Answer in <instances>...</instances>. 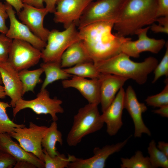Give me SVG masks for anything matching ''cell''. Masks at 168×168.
<instances>
[{
    "label": "cell",
    "instance_id": "1f68e13d",
    "mask_svg": "<svg viewBox=\"0 0 168 168\" xmlns=\"http://www.w3.org/2000/svg\"><path fill=\"white\" fill-rule=\"evenodd\" d=\"M12 39L0 33V63L7 61Z\"/></svg>",
    "mask_w": 168,
    "mask_h": 168
},
{
    "label": "cell",
    "instance_id": "3957f363",
    "mask_svg": "<svg viewBox=\"0 0 168 168\" xmlns=\"http://www.w3.org/2000/svg\"><path fill=\"white\" fill-rule=\"evenodd\" d=\"M130 57L122 52L106 60L94 63L98 71L132 79L139 85L147 82L148 76L158 64L156 58L149 57L141 62L131 60Z\"/></svg>",
    "mask_w": 168,
    "mask_h": 168
},
{
    "label": "cell",
    "instance_id": "8d00e7d4",
    "mask_svg": "<svg viewBox=\"0 0 168 168\" xmlns=\"http://www.w3.org/2000/svg\"><path fill=\"white\" fill-rule=\"evenodd\" d=\"M5 1L6 2L15 9L17 13L21 10L24 6V4L21 0H5Z\"/></svg>",
    "mask_w": 168,
    "mask_h": 168
},
{
    "label": "cell",
    "instance_id": "83f0119b",
    "mask_svg": "<svg viewBox=\"0 0 168 168\" xmlns=\"http://www.w3.org/2000/svg\"><path fill=\"white\" fill-rule=\"evenodd\" d=\"M121 168H152L148 156L145 157L138 150L130 158H121Z\"/></svg>",
    "mask_w": 168,
    "mask_h": 168
},
{
    "label": "cell",
    "instance_id": "9c48e42d",
    "mask_svg": "<svg viewBox=\"0 0 168 168\" xmlns=\"http://www.w3.org/2000/svg\"><path fill=\"white\" fill-rule=\"evenodd\" d=\"M41 51L29 43L14 39L7 61L18 72L36 64L41 58Z\"/></svg>",
    "mask_w": 168,
    "mask_h": 168
},
{
    "label": "cell",
    "instance_id": "f1b7e54d",
    "mask_svg": "<svg viewBox=\"0 0 168 168\" xmlns=\"http://www.w3.org/2000/svg\"><path fill=\"white\" fill-rule=\"evenodd\" d=\"M11 107L8 102L0 100V134L7 133L9 134L16 128L25 126L24 124H17L11 120L7 113V109Z\"/></svg>",
    "mask_w": 168,
    "mask_h": 168
},
{
    "label": "cell",
    "instance_id": "7a4b0ae2",
    "mask_svg": "<svg viewBox=\"0 0 168 168\" xmlns=\"http://www.w3.org/2000/svg\"><path fill=\"white\" fill-rule=\"evenodd\" d=\"M157 10V0H126L113 28L122 36L135 35L156 21Z\"/></svg>",
    "mask_w": 168,
    "mask_h": 168
},
{
    "label": "cell",
    "instance_id": "8992f818",
    "mask_svg": "<svg viewBox=\"0 0 168 168\" xmlns=\"http://www.w3.org/2000/svg\"><path fill=\"white\" fill-rule=\"evenodd\" d=\"M126 0H97L86 8L76 25L80 28L98 21H116Z\"/></svg>",
    "mask_w": 168,
    "mask_h": 168
},
{
    "label": "cell",
    "instance_id": "7bdbcfd3",
    "mask_svg": "<svg viewBox=\"0 0 168 168\" xmlns=\"http://www.w3.org/2000/svg\"><path fill=\"white\" fill-rule=\"evenodd\" d=\"M2 83V79L0 74V99H4L6 96L4 87L1 85Z\"/></svg>",
    "mask_w": 168,
    "mask_h": 168
},
{
    "label": "cell",
    "instance_id": "ffe728a7",
    "mask_svg": "<svg viewBox=\"0 0 168 168\" xmlns=\"http://www.w3.org/2000/svg\"><path fill=\"white\" fill-rule=\"evenodd\" d=\"M0 151L9 154L16 161H27L33 164L37 168H44V161L32 153L24 150L7 133L0 134Z\"/></svg>",
    "mask_w": 168,
    "mask_h": 168
},
{
    "label": "cell",
    "instance_id": "4dcf8cb0",
    "mask_svg": "<svg viewBox=\"0 0 168 168\" xmlns=\"http://www.w3.org/2000/svg\"><path fill=\"white\" fill-rule=\"evenodd\" d=\"M166 52L162 60L159 64H158L154 70V77L152 83H155L160 77L165 76H168V45L166 43Z\"/></svg>",
    "mask_w": 168,
    "mask_h": 168
},
{
    "label": "cell",
    "instance_id": "484cf974",
    "mask_svg": "<svg viewBox=\"0 0 168 168\" xmlns=\"http://www.w3.org/2000/svg\"><path fill=\"white\" fill-rule=\"evenodd\" d=\"M147 151L152 168H168V156L158 148L154 140H152L149 142Z\"/></svg>",
    "mask_w": 168,
    "mask_h": 168
},
{
    "label": "cell",
    "instance_id": "d6986e66",
    "mask_svg": "<svg viewBox=\"0 0 168 168\" xmlns=\"http://www.w3.org/2000/svg\"><path fill=\"white\" fill-rule=\"evenodd\" d=\"M100 81V104L102 112L104 111L115 98L117 92L128 80L114 74L101 73Z\"/></svg>",
    "mask_w": 168,
    "mask_h": 168
},
{
    "label": "cell",
    "instance_id": "ac0fdd59",
    "mask_svg": "<svg viewBox=\"0 0 168 168\" xmlns=\"http://www.w3.org/2000/svg\"><path fill=\"white\" fill-rule=\"evenodd\" d=\"M64 88H73L78 90L89 103L100 104V81L99 78L87 79L73 75L71 79L62 82Z\"/></svg>",
    "mask_w": 168,
    "mask_h": 168
},
{
    "label": "cell",
    "instance_id": "ee69618b",
    "mask_svg": "<svg viewBox=\"0 0 168 168\" xmlns=\"http://www.w3.org/2000/svg\"></svg>",
    "mask_w": 168,
    "mask_h": 168
},
{
    "label": "cell",
    "instance_id": "e575fe53",
    "mask_svg": "<svg viewBox=\"0 0 168 168\" xmlns=\"http://www.w3.org/2000/svg\"><path fill=\"white\" fill-rule=\"evenodd\" d=\"M16 162L9 154L0 151V168H12Z\"/></svg>",
    "mask_w": 168,
    "mask_h": 168
},
{
    "label": "cell",
    "instance_id": "8fae6325",
    "mask_svg": "<svg viewBox=\"0 0 168 168\" xmlns=\"http://www.w3.org/2000/svg\"><path fill=\"white\" fill-rule=\"evenodd\" d=\"M93 0H57L54 20L66 29L78 21L84 11Z\"/></svg>",
    "mask_w": 168,
    "mask_h": 168
},
{
    "label": "cell",
    "instance_id": "e0dca14e",
    "mask_svg": "<svg viewBox=\"0 0 168 168\" xmlns=\"http://www.w3.org/2000/svg\"><path fill=\"white\" fill-rule=\"evenodd\" d=\"M0 74L6 96L11 99L10 105L14 108L16 102L23 96L22 85L18 72L7 61L0 63Z\"/></svg>",
    "mask_w": 168,
    "mask_h": 168
},
{
    "label": "cell",
    "instance_id": "7c38bea8",
    "mask_svg": "<svg viewBox=\"0 0 168 168\" xmlns=\"http://www.w3.org/2000/svg\"><path fill=\"white\" fill-rule=\"evenodd\" d=\"M130 136L123 142L115 144L106 145L101 148L95 147L94 155L88 158L83 159L75 157L70 162L68 168H104L108 158L114 153L120 151L126 144Z\"/></svg>",
    "mask_w": 168,
    "mask_h": 168
},
{
    "label": "cell",
    "instance_id": "2e32d148",
    "mask_svg": "<svg viewBox=\"0 0 168 168\" xmlns=\"http://www.w3.org/2000/svg\"><path fill=\"white\" fill-rule=\"evenodd\" d=\"M125 93L123 88H121L112 103L101 114L103 121L106 125V132L110 136L116 134L123 125L122 116L124 109Z\"/></svg>",
    "mask_w": 168,
    "mask_h": 168
},
{
    "label": "cell",
    "instance_id": "9a60e30c",
    "mask_svg": "<svg viewBox=\"0 0 168 168\" xmlns=\"http://www.w3.org/2000/svg\"><path fill=\"white\" fill-rule=\"evenodd\" d=\"M48 12L45 8H38L24 4L22 9L17 13L18 18L35 35L46 42L50 31L44 27L43 21Z\"/></svg>",
    "mask_w": 168,
    "mask_h": 168
},
{
    "label": "cell",
    "instance_id": "44dd1931",
    "mask_svg": "<svg viewBox=\"0 0 168 168\" xmlns=\"http://www.w3.org/2000/svg\"><path fill=\"white\" fill-rule=\"evenodd\" d=\"M87 62H93L80 40L73 43L63 52L61 57V67L67 68Z\"/></svg>",
    "mask_w": 168,
    "mask_h": 168
},
{
    "label": "cell",
    "instance_id": "74e56055",
    "mask_svg": "<svg viewBox=\"0 0 168 168\" xmlns=\"http://www.w3.org/2000/svg\"><path fill=\"white\" fill-rule=\"evenodd\" d=\"M23 4H26L38 8H43V0H21Z\"/></svg>",
    "mask_w": 168,
    "mask_h": 168
},
{
    "label": "cell",
    "instance_id": "d4e9b609",
    "mask_svg": "<svg viewBox=\"0 0 168 168\" xmlns=\"http://www.w3.org/2000/svg\"><path fill=\"white\" fill-rule=\"evenodd\" d=\"M63 70L70 74L91 79L99 78L101 74L92 62L79 63L72 67L63 69Z\"/></svg>",
    "mask_w": 168,
    "mask_h": 168
},
{
    "label": "cell",
    "instance_id": "d590c367",
    "mask_svg": "<svg viewBox=\"0 0 168 168\" xmlns=\"http://www.w3.org/2000/svg\"><path fill=\"white\" fill-rule=\"evenodd\" d=\"M157 17L168 16V0H157Z\"/></svg>",
    "mask_w": 168,
    "mask_h": 168
},
{
    "label": "cell",
    "instance_id": "b9f144b4",
    "mask_svg": "<svg viewBox=\"0 0 168 168\" xmlns=\"http://www.w3.org/2000/svg\"><path fill=\"white\" fill-rule=\"evenodd\" d=\"M158 148L168 156V143L163 141H159L157 145Z\"/></svg>",
    "mask_w": 168,
    "mask_h": 168
},
{
    "label": "cell",
    "instance_id": "6da1fadb",
    "mask_svg": "<svg viewBox=\"0 0 168 168\" xmlns=\"http://www.w3.org/2000/svg\"><path fill=\"white\" fill-rule=\"evenodd\" d=\"M114 25L113 22L100 21L78 29L80 39L94 63L120 53L123 44L131 39L113 34Z\"/></svg>",
    "mask_w": 168,
    "mask_h": 168
},
{
    "label": "cell",
    "instance_id": "4fadbf2b",
    "mask_svg": "<svg viewBox=\"0 0 168 168\" xmlns=\"http://www.w3.org/2000/svg\"><path fill=\"white\" fill-rule=\"evenodd\" d=\"M124 108L133 120L134 137L140 138L143 133L150 136L151 131L145 124L142 118V114L147 110V107L145 104L139 102L135 92L131 86L128 87L125 91Z\"/></svg>",
    "mask_w": 168,
    "mask_h": 168
},
{
    "label": "cell",
    "instance_id": "277c9868",
    "mask_svg": "<svg viewBox=\"0 0 168 168\" xmlns=\"http://www.w3.org/2000/svg\"><path fill=\"white\" fill-rule=\"evenodd\" d=\"M97 105L88 103L79 109L73 117L72 125L68 134V145L77 146L85 136L96 132L103 127Z\"/></svg>",
    "mask_w": 168,
    "mask_h": 168
},
{
    "label": "cell",
    "instance_id": "52a82bcc",
    "mask_svg": "<svg viewBox=\"0 0 168 168\" xmlns=\"http://www.w3.org/2000/svg\"><path fill=\"white\" fill-rule=\"evenodd\" d=\"M62 100L56 98L50 97L49 91L45 89H41L36 97L30 100L19 99L13 108V116L15 117L21 110L26 108L32 110L36 114H49L53 121L58 120L57 114L64 112L61 105Z\"/></svg>",
    "mask_w": 168,
    "mask_h": 168
},
{
    "label": "cell",
    "instance_id": "d6a6232c",
    "mask_svg": "<svg viewBox=\"0 0 168 168\" xmlns=\"http://www.w3.org/2000/svg\"><path fill=\"white\" fill-rule=\"evenodd\" d=\"M156 21L158 22L157 25L152 24L150 29L154 32L168 33V16H160L157 18Z\"/></svg>",
    "mask_w": 168,
    "mask_h": 168
},
{
    "label": "cell",
    "instance_id": "7402d4cb",
    "mask_svg": "<svg viewBox=\"0 0 168 168\" xmlns=\"http://www.w3.org/2000/svg\"><path fill=\"white\" fill-rule=\"evenodd\" d=\"M57 142H59L61 145H62V134L58 129L56 121H53L50 126L48 127L43 137L41 146L48 154L50 156L53 157L59 153L57 151L56 147Z\"/></svg>",
    "mask_w": 168,
    "mask_h": 168
},
{
    "label": "cell",
    "instance_id": "ab89813d",
    "mask_svg": "<svg viewBox=\"0 0 168 168\" xmlns=\"http://www.w3.org/2000/svg\"><path fill=\"white\" fill-rule=\"evenodd\" d=\"M14 168H36V167L33 164L27 161H16L13 167Z\"/></svg>",
    "mask_w": 168,
    "mask_h": 168
},
{
    "label": "cell",
    "instance_id": "4316f807",
    "mask_svg": "<svg viewBox=\"0 0 168 168\" xmlns=\"http://www.w3.org/2000/svg\"><path fill=\"white\" fill-rule=\"evenodd\" d=\"M44 153V162L45 168H68L70 162L75 159V156L68 154L67 157L63 154L59 153L54 157L50 156L43 149Z\"/></svg>",
    "mask_w": 168,
    "mask_h": 168
},
{
    "label": "cell",
    "instance_id": "f35d334b",
    "mask_svg": "<svg viewBox=\"0 0 168 168\" xmlns=\"http://www.w3.org/2000/svg\"><path fill=\"white\" fill-rule=\"evenodd\" d=\"M57 0H43L45 4V7L48 12L54 13L56 10V5Z\"/></svg>",
    "mask_w": 168,
    "mask_h": 168
},
{
    "label": "cell",
    "instance_id": "30bf717a",
    "mask_svg": "<svg viewBox=\"0 0 168 168\" xmlns=\"http://www.w3.org/2000/svg\"><path fill=\"white\" fill-rule=\"evenodd\" d=\"M150 29L148 26L138 30L135 35L138 39L132 41L131 39L124 43L121 48V52L130 57L138 58L141 53L145 51L158 54L165 45L166 42L163 39H156L150 38L147 35Z\"/></svg>",
    "mask_w": 168,
    "mask_h": 168
},
{
    "label": "cell",
    "instance_id": "5b68a950",
    "mask_svg": "<svg viewBox=\"0 0 168 168\" xmlns=\"http://www.w3.org/2000/svg\"><path fill=\"white\" fill-rule=\"evenodd\" d=\"M75 23H72L63 31L53 29L50 31L46 45L41 51L44 62L61 63V57L67 49L74 42L81 40Z\"/></svg>",
    "mask_w": 168,
    "mask_h": 168
},
{
    "label": "cell",
    "instance_id": "60d3db41",
    "mask_svg": "<svg viewBox=\"0 0 168 168\" xmlns=\"http://www.w3.org/2000/svg\"><path fill=\"white\" fill-rule=\"evenodd\" d=\"M159 109L154 110V113L160 115L163 117H168V105L159 107Z\"/></svg>",
    "mask_w": 168,
    "mask_h": 168
},
{
    "label": "cell",
    "instance_id": "836d02e7",
    "mask_svg": "<svg viewBox=\"0 0 168 168\" xmlns=\"http://www.w3.org/2000/svg\"><path fill=\"white\" fill-rule=\"evenodd\" d=\"M8 17L5 3L0 2V33L6 35L8 30L6 24Z\"/></svg>",
    "mask_w": 168,
    "mask_h": 168
},
{
    "label": "cell",
    "instance_id": "cb8c5ba5",
    "mask_svg": "<svg viewBox=\"0 0 168 168\" xmlns=\"http://www.w3.org/2000/svg\"><path fill=\"white\" fill-rule=\"evenodd\" d=\"M43 72L44 70L41 67L32 70L24 69L18 72L19 77L22 85L23 95L29 91L34 92L37 84L42 82L40 77Z\"/></svg>",
    "mask_w": 168,
    "mask_h": 168
},
{
    "label": "cell",
    "instance_id": "5bb4252c",
    "mask_svg": "<svg viewBox=\"0 0 168 168\" xmlns=\"http://www.w3.org/2000/svg\"><path fill=\"white\" fill-rule=\"evenodd\" d=\"M5 3L10 21V27L6 35L12 39L27 42L35 48L42 51L45 47L47 43L35 35L26 25L19 21L16 17V12L12 7L7 2Z\"/></svg>",
    "mask_w": 168,
    "mask_h": 168
},
{
    "label": "cell",
    "instance_id": "603a6c76",
    "mask_svg": "<svg viewBox=\"0 0 168 168\" xmlns=\"http://www.w3.org/2000/svg\"><path fill=\"white\" fill-rule=\"evenodd\" d=\"M40 67L44 70L45 78L41 89H45L49 84L55 81L68 79L73 75L66 72L61 67V63L57 62H44L41 64Z\"/></svg>",
    "mask_w": 168,
    "mask_h": 168
},
{
    "label": "cell",
    "instance_id": "ba28073f",
    "mask_svg": "<svg viewBox=\"0 0 168 168\" xmlns=\"http://www.w3.org/2000/svg\"><path fill=\"white\" fill-rule=\"evenodd\" d=\"M47 128L46 126H38L30 122L28 128L25 126L16 128L9 134L19 142L24 150L44 161V153L41 141Z\"/></svg>",
    "mask_w": 168,
    "mask_h": 168
},
{
    "label": "cell",
    "instance_id": "f546056e",
    "mask_svg": "<svg viewBox=\"0 0 168 168\" xmlns=\"http://www.w3.org/2000/svg\"><path fill=\"white\" fill-rule=\"evenodd\" d=\"M145 101L148 105L155 107H160L168 105V83L160 93L148 96Z\"/></svg>",
    "mask_w": 168,
    "mask_h": 168
}]
</instances>
